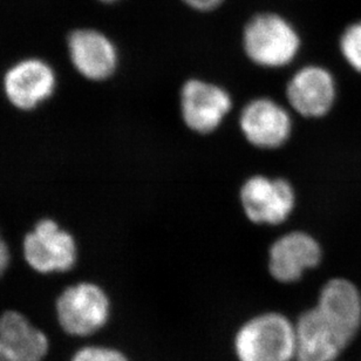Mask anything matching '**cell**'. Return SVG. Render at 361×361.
<instances>
[{"label": "cell", "mask_w": 361, "mask_h": 361, "mask_svg": "<svg viewBox=\"0 0 361 361\" xmlns=\"http://www.w3.org/2000/svg\"><path fill=\"white\" fill-rule=\"evenodd\" d=\"M67 45L71 63L88 80H107L118 68V49L102 32L93 28L75 30L68 37Z\"/></svg>", "instance_id": "cell-12"}, {"label": "cell", "mask_w": 361, "mask_h": 361, "mask_svg": "<svg viewBox=\"0 0 361 361\" xmlns=\"http://www.w3.org/2000/svg\"><path fill=\"white\" fill-rule=\"evenodd\" d=\"M295 190L288 180L254 175L244 180L240 190L244 215L255 224L279 226L295 208Z\"/></svg>", "instance_id": "cell-4"}, {"label": "cell", "mask_w": 361, "mask_h": 361, "mask_svg": "<svg viewBox=\"0 0 361 361\" xmlns=\"http://www.w3.org/2000/svg\"><path fill=\"white\" fill-rule=\"evenodd\" d=\"M323 257L318 240L305 231L285 233L271 244L268 269L271 277L283 284L298 281L306 271L319 265Z\"/></svg>", "instance_id": "cell-9"}, {"label": "cell", "mask_w": 361, "mask_h": 361, "mask_svg": "<svg viewBox=\"0 0 361 361\" xmlns=\"http://www.w3.org/2000/svg\"><path fill=\"white\" fill-rule=\"evenodd\" d=\"M0 343L18 361H42L49 352V338L17 311L0 316Z\"/></svg>", "instance_id": "cell-14"}, {"label": "cell", "mask_w": 361, "mask_h": 361, "mask_svg": "<svg viewBox=\"0 0 361 361\" xmlns=\"http://www.w3.org/2000/svg\"><path fill=\"white\" fill-rule=\"evenodd\" d=\"M180 3L197 12H212L222 6L226 0H180Z\"/></svg>", "instance_id": "cell-17"}, {"label": "cell", "mask_w": 361, "mask_h": 361, "mask_svg": "<svg viewBox=\"0 0 361 361\" xmlns=\"http://www.w3.org/2000/svg\"><path fill=\"white\" fill-rule=\"evenodd\" d=\"M242 49L256 66L278 70L295 61L302 49V37L283 14L264 11L244 25Z\"/></svg>", "instance_id": "cell-1"}, {"label": "cell", "mask_w": 361, "mask_h": 361, "mask_svg": "<svg viewBox=\"0 0 361 361\" xmlns=\"http://www.w3.org/2000/svg\"><path fill=\"white\" fill-rule=\"evenodd\" d=\"M0 361H18L0 343Z\"/></svg>", "instance_id": "cell-19"}, {"label": "cell", "mask_w": 361, "mask_h": 361, "mask_svg": "<svg viewBox=\"0 0 361 361\" xmlns=\"http://www.w3.org/2000/svg\"><path fill=\"white\" fill-rule=\"evenodd\" d=\"M233 348L238 361H295V324L279 312H264L237 331Z\"/></svg>", "instance_id": "cell-2"}, {"label": "cell", "mask_w": 361, "mask_h": 361, "mask_svg": "<svg viewBox=\"0 0 361 361\" xmlns=\"http://www.w3.org/2000/svg\"><path fill=\"white\" fill-rule=\"evenodd\" d=\"M337 84L334 74L320 65H306L295 71L286 85V99L297 114L323 118L334 107Z\"/></svg>", "instance_id": "cell-8"}, {"label": "cell", "mask_w": 361, "mask_h": 361, "mask_svg": "<svg viewBox=\"0 0 361 361\" xmlns=\"http://www.w3.org/2000/svg\"><path fill=\"white\" fill-rule=\"evenodd\" d=\"M233 97L219 85L189 79L180 87V116L184 125L197 134H212L233 109Z\"/></svg>", "instance_id": "cell-6"}, {"label": "cell", "mask_w": 361, "mask_h": 361, "mask_svg": "<svg viewBox=\"0 0 361 361\" xmlns=\"http://www.w3.org/2000/svg\"><path fill=\"white\" fill-rule=\"evenodd\" d=\"M295 324V361H337L348 348L316 307L302 312Z\"/></svg>", "instance_id": "cell-13"}, {"label": "cell", "mask_w": 361, "mask_h": 361, "mask_svg": "<svg viewBox=\"0 0 361 361\" xmlns=\"http://www.w3.org/2000/svg\"><path fill=\"white\" fill-rule=\"evenodd\" d=\"M101 3L111 4L115 3V1H118V0H99Z\"/></svg>", "instance_id": "cell-20"}, {"label": "cell", "mask_w": 361, "mask_h": 361, "mask_svg": "<svg viewBox=\"0 0 361 361\" xmlns=\"http://www.w3.org/2000/svg\"><path fill=\"white\" fill-rule=\"evenodd\" d=\"M56 87V72L51 65L37 58L14 63L4 77L7 100L20 111H33L52 97Z\"/></svg>", "instance_id": "cell-10"}, {"label": "cell", "mask_w": 361, "mask_h": 361, "mask_svg": "<svg viewBox=\"0 0 361 361\" xmlns=\"http://www.w3.org/2000/svg\"><path fill=\"white\" fill-rule=\"evenodd\" d=\"M339 51L352 70L361 74V18L351 21L341 31Z\"/></svg>", "instance_id": "cell-15"}, {"label": "cell", "mask_w": 361, "mask_h": 361, "mask_svg": "<svg viewBox=\"0 0 361 361\" xmlns=\"http://www.w3.org/2000/svg\"><path fill=\"white\" fill-rule=\"evenodd\" d=\"M348 346L361 329V293L351 281L334 278L320 290L314 306Z\"/></svg>", "instance_id": "cell-11"}, {"label": "cell", "mask_w": 361, "mask_h": 361, "mask_svg": "<svg viewBox=\"0 0 361 361\" xmlns=\"http://www.w3.org/2000/svg\"><path fill=\"white\" fill-rule=\"evenodd\" d=\"M291 114L271 97L249 101L240 115V129L251 146L274 150L284 146L292 135Z\"/></svg>", "instance_id": "cell-7"}, {"label": "cell", "mask_w": 361, "mask_h": 361, "mask_svg": "<svg viewBox=\"0 0 361 361\" xmlns=\"http://www.w3.org/2000/svg\"><path fill=\"white\" fill-rule=\"evenodd\" d=\"M60 326L73 337H88L107 324L111 300L104 288L94 283H78L65 288L56 302Z\"/></svg>", "instance_id": "cell-3"}, {"label": "cell", "mask_w": 361, "mask_h": 361, "mask_svg": "<svg viewBox=\"0 0 361 361\" xmlns=\"http://www.w3.org/2000/svg\"><path fill=\"white\" fill-rule=\"evenodd\" d=\"M71 361H129L122 352L107 346H86L77 351Z\"/></svg>", "instance_id": "cell-16"}, {"label": "cell", "mask_w": 361, "mask_h": 361, "mask_svg": "<svg viewBox=\"0 0 361 361\" xmlns=\"http://www.w3.org/2000/svg\"><path fill=\"white\" fill-rule=\"evenodd\" d=\"M11 262V252L6 242L0 235V277H3Z\"/></svg>", "instance_id": "cell-18"}, {"label": "cell", "mask_w": 361, "mask_h": 361, "mask_svg": "<svg viewBox=\"0 0 361 361\" xmlns=\"http://www.w3.org/2000/svg\"><path fill=\"white\" fill-rule=\"evenodd\" d=\"M23 254L30 268L39 274L67 272L77 264L78 245L56 221L44 219L25 236Z\"/></svg>", "instance_id": "cell-5"}]
</instances>
